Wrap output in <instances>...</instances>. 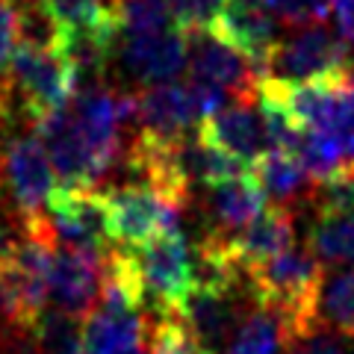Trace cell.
<instances>
[{
    "mask_svg": "<svg viewBox=\"0 0 354 354\" xmlns=\"http://www.w3.org/2000/svg\"><path fill=\"white\" fill-rule=\"evenodd\" d=\"M148 337V325L139 310L97 304L83 319L80 342L83 354H142Z\"/></svg>",
    "mask_w": 354,
    "mask_h": 354,
    "instance_id": "15",
    "label": "cell"
},
{
    "mask_svg": "<svg viewBox=\"0 0 354 354\" xmlns=\"http://www.w3.org/2000/svg\"><path fill=\"white\" fill-rule=\"evenodd\" d=\"M148 354H216L209 351L180 313H160L148 322Z\"/></svg>",
    "mask_w": 354,
    "mask_h": 354,
    "instance_id": "22",
    "label": "cell"
},
{
    "mask_svg": "<svg viewBox=\"0 0 354 354\" xmlns=\"http://www.w3.org/2000/svg\"><path fill=\"white\" fill-rule=\"evenodd\" d=\"M109 213H113L115 242L121 245H145L160 234L180 227V209L148 183L133 180L118 189H109Z\"/></svg>",
    "mask_w": 354,
    "mask_h": 354,
    "instance_id": "8",
    "label": "cell"
},
{
    "mask_svg": "<svg viewBox=\"0 0 354 354\" xmlns=\"http://www.w3.org/2000/svg\"><path fill=\"white\" fill-rule=\"evenodd\" d=\"M330 15L339 36L354 44V0H330Z\"/></svg>",
    "mask_w": 354,
    "mask_h": 354,
    "instance_id": "29",
    "label": "cell"
},
{
    "mask_svg": "<svg viewBox=\"0 0 354 354\" xmlns=\"http://www.w3.org/2000/svg\"><path fill=\"white\" fill-rule=\"evenodd\" d=\"M198 136L209 142V145L221 148L225 153H230V157L239 160L242 165H248V169L266 151H272L269 130H266V118L260 113L257 101L225 104L218 113H213L198 124Z\"/></svg>",
    "mask_w": 354,
    "mask_h": 354,
    "instance_id": "12",
    "label": "cell"
},
{
    "mask_svg": "<svg viewBox=\"0 0 354 354\" xmlns=\"http://www.w3.org/2000/svg\"><path fill=\"white\" fill-rule=\"evenodd\" d=\"M351 50L348 41L325 24L301 27L290 39H281V44L272 50L266 62L263 80L278 83H316L330 80L351 71Z\"/></svg>",
    "mask_w": 354,
    "mask_h": 354,
    "instance_id": "4",
    "label": "cell"
},
{
    "mask_svg": "<svg viewBox=\"0 0 354 354\" xmlns=\"http://www.w3.org/2000/svg\"><path fill=\"white\" fill-rule=\"evenodd\" d=\"M57 186L59 180L48 148L41 145L36 133L15 136L0 148V189L9 195L18 218L41 216Z\"/></svg>",
    "mask_w": 354,
    "mask_h": 354,
    "instance_id": "5",
    "label": "cell"
},
{
    "mask_svg": "<svg viewBox=\"0 0 354 354\" xmlns=\"http://www.w3.org/2000/svg\"><path fill=\"white\" fill-rule=\"evenodd\" d=\"M236 260L242 266V272L248 266L266 263L278 254H286L295 248V207L272 204L242 230L239 236L230 239Z\"/></svg>",
    "mask_w": 354,
    "mask_h": 354,
    "instance_id": "16",
    "label": "cell"
},
{
    "mask_svg": "<svg viewBox=\"0 0 354 354\" xmlns=\"http://www.w3.org/2000/svg\"><path fill=\"white\" fill-rule=\"evenodd\" d=\"M325 133L337 139L346 169L354 171V68L334 77V101Z\"/></svg>",
    "mask_w": 354,
    "mask_h": 354,
    "instance_id": "21",
    "label": "cell"
},
{
    "mask_svg": "<svg viewBox=\"0 0 354 354\" xmlns=\"http://www.w3.org/2000/svg\"><path fill=\"white\" fill-rule=\"evenodd\" d=\"M225 3L227 0H171V12L177 27L183 32H192V30L213 27V21L225 9Z\"/></svg>",
    "mask_w": 354,
    "mask_h": 354,
    "instance_id": "26",
    "label": "cell"
},
{
    "mask_svg": "<svg viewBox=\"0 0 354 354\" xmlns=\"http://www.w3.org/2000/svg\"><path fill=\"white\" fill-rule=\"evenodd\" d=\"M18 236H21V227L15 230V227L3 218V213H0V263H6V260H9V254L15 251Z\"/></svg>",
    "mask_w": 354,
    "mask_h": 354,
    "instance_id": "31",
    "label": "cell"
},
{
    "mask_svg": "<svg viewBox=\"0 0 354 354\" xmlns=\"http://www.w3.org/2000/svg\"><path fill=\"white\" fill-rule=\"evenodd\" d=\"M133 130V92H113L101 86L77 88L59 113L32 124L48 148L59 186L97 189L118 165L121 136Z\"/></svg>",
    "mask_w": 354,
    "mask_h": 354,
    "instance_id": "1",
    "label": "cell"
},
{
    "mask_svg": "<svg viewBox=\"0 0 354 354\" xmlns=\"http://www.w3.org/2000/svg\"><path fill=\"white\" fill-rule=\"evenodd\" d=\"M48 9L62 21V27H74L83 21L101 15L109 6V0H44Z\"/></svg>",
    "mask_w": 354,
    "mask_h": 354,
    "instance_id": "28",
    "label": "cell"
},
{
    "mask_svg": "<svg viewBox=\"0 0 354 354\" xmlns=\"http://www.w3.org/2000/svg\"><path fill=\"white\" fill-rule=\"evenodd\" d=\"M283 346L281 325L260 307H251L225 354H274Z\"/></svg>",
    "mask_w": 354,
    "mask_h": 354,
    "instance_id": "24",
    "label": "cell"
},
{
    "mask_svg": "<svg viewBox=\"0 0 354 354\" xmlns=\"http://www.w3.org/2000/svg\"><path fill=\"white\" fill-rule=\"evenodd\" d=\"M201 209L207 216L204 236L234 239L266 209V192L257 183L254 171L248 169L204 186Z\"/></svg>",
    "mask_w": 354,
    "mask_h": 354,
    "instance_id": "11",
    "label": "cell"
},
{
    "mask_svg": "<svg viewBox=\"0 0 354 354\" xmlns=\"http://www.w3.org/2000/svg\"><path fill=\"white\" fill-rule=\"evenodd\" d=\"M316 319L322 330L354 337V266L322 281Z\"/></svg>",
    "mask_w": 354,
    "mask_h": 354,
    "instance_id": "19",
    "label": "cell"
},
{
    "mask_svg": "<svg viewBox=\"0 0 354 354\" xmlns=\"http://www.w3.org/2000/svg\"><path fill=\"white\" fill-rule=\"evenodd\" d=\"M18 3L21 0H0V86L9 77V62L18 48Z\"/></svg>",
    "mask_w": 354,
    "mask_h": 354,
    "instance_id": "27",
    "label": "cell"
},
{
    "mask_svg": "<svg viewBox=\"0 0 354 354\" xmlns=\"http://www.w3.org/2000/svg\"><path fill=\"white\" fill-rule=\"evenodd\" d=\"M48 207L62 245H77L97 254H106L118 245L106 192L88 189V186H57Z\"/></svg>",
    "mask_w": 354,
    "mask_h": 354,
    "instance_id": "6",
    "label": "cell"
},
{
    "mask_svg": "<svg viewBox=\"0 0 354 354\" xmlns=\"http://www.w3.org/2000/svg\"><path fill=\"white\" fill-rule=\"evenodd\" d=\"M201 124L195 97L186 83H157L133 92V130H145L162 139L189 136Z\"/></svg>",
    "mask_w": 354,
    "mask_h": 354,
    "instance_id": "13",
    "label": "cell"
},
{
    "mask_svg": "<svg viewBox=\"0 0 354 354\" xmlns=\"http://www.w3.org/2000/svg\"><path fill=\"white\" fill-rule=\"evenodd\" d=\"M307 248L313 251L319 263H354V209H348V213L313 209V221L307 230Z\"/></svg>",
    "mask_w": 354,
    "mask_h": 354,
    "instance_id": "18",
    "label": "cell"
},
{
    "mask_svg": "<svg viewBox=\"0 0 354 354\" xmlns=\"http://www.w3.org/2000/svg\"><path fill=\"white\" fill-rule=\"evenodd\" d=\"M290 351H292V354H342L339 342H337L334 337H328L325 330H316L313 337L301 339V342H298V346H292Z\"/></svg>",
    "mask_w": 354,
    "mask_h": 354,
    "instance_id": "30",
    "label": "cell"
},
{
    "mask_svg": "<svg viewBox=\"0 0 354 354\" xmlns=\"http://www.w3.org/2000/svg\"><path fill=\"white\" fill-rule=\"evenodd\" d=\"M186 36H189V62H186L189 80L218 88L230 101H257L263 77L245 53L218 39L209 27L192 30Z\"/></svg>",
    "mask_w": 354,
    "mask_h": 354,
    "instance_id": "7",
    "label": "cell"
},
{
    "mask_svg": "<svg viewBox=\"0 0 354 354\" xmlns=\"http://www.w3.org/2000/svg\"><path fill=\"white\" fill-rule=\"evenodd\" d=\"M104 290V254L62 245L53 254L50 266V301L59 313L71 319H86L101 301Z\"/></svg>",
    "mask_w": 354,
    "mask_h": 354,
    "instance_id": "10",
    "label": "cell"
},
{
    "mask_svg": "<svg viewBox=\"0 0 354 354\" xmlns=\"http://www.w3.org/2000/svg\"><path fill=\"white\" fill-rule=\"evenodd\" d=\"M139 263L142 286H145V304L160 313H180L186 298L198 283V266L183 230L174 227L160 234L145 245H127Z\"/></svg>",
    "mask_w": 354,
    "mask_h": 354,
    "instance_id": "3",
    "label": "cell"
},
{
    "mask_svg": "<svg viewBox=\"0 0 354 354\" xmlns=\"http://www.w3.org/2000/svg\"><path fill=\"white\" fill-rule=\"evenodd\" d=\"M118 62L142 86L171 83L189 62V36L180 27L151 32H121Z\"/></svg>",
    "mask_w": 354,
    "mask_h": 354,
    "instance_id": "9",
    "label": "cell"
},
{
    "mask_svg": "<svg viewBox=\"0 0 354 354\" xmlns=\"http://www.w3.org/2000/svg\"><path fill=\"white\" fill-rule=\"evenodd\" d=\"M295 157L304 165V171L313 177V183H325V180H330V177L348 171L337 139L328 136V133H322V130L304 127L301 139H298V148H295Z\"/></svg>",
    "mask_w": 354,
    "mask_h": 354,
    "instance_id": "20",
    "label": "cell"
},
{
    "mask_svg": "<svg viewBox=\"0 0 354 354\" xmlns=\"http://www.w3.org/2000/svg\"><path fill=\"white\" fill-rule=\"evenodd\" d=\"M257 183L263 186L266 198H272L274 204L283 207H298L313 198V177L304 171V165L298 162L295 153L286 151H266L263 157L251 165Z\"/></svg>",
    "mask_w": 354,
    "mask_h": 354,
    "instance_id": "17",
    "label": "cell"
},
{
    "mask_svg": "<svg viewBox=\"0 0 354 354\" xmlns=\"http://www.w3.org/2000/svg\"><path fill=\"white\" fill-rule=\"evenodd\" d=\"M209 30L245 53L257 65L260 77L266 74V62H269L272 50L281 44L278 18L269 12L266 0H227Z\"/></svg>",
    "mask_w": 354,
    "mask_h": 354,
    "instance_id": "14",
    "label": "cell"
},
{
    "mask_svg": "<svg viewBox=\"0 0 354 354\" xmlns=\"http://www.w3.org/2000/svg\"><path fill=\"white\" fill-rule=\"evenodd\" d=\"M266 6L286 27L298 30L325 24V18L330 15V0H266Z\"/></svg>",
    "mask_w": 354,
    "mask_h": 354,
    "instance_id": "25",
    "label": "cell"
},
{
    "mask_svg": "<svg viewBox=\"0 0 354 354\" xmlns=\"http://www.w3.org/2000/svg\"><path fill=\"white\" fill-rule=\"evenodd\" d=\"M121 32H151L177 27L171 0H109Z\"/></svg>",
    "mask_w": 354,
    "mask_h": 354,
    "instance_id": "23",
    "label": "cell"
},
{
    "mask_svg": "<svg viewBox=\"0 0 354 354\" xmlns=\"http://www.w3.org/2000/svg\"><path fill=\"white\" fill-rule=\"evenodd\" d=\"M9 86L21 97L27 118L39 124L41 118L59 113L77 92V74L65 48H32L18 44L9 62Z\"/></svg>",
    "mask_w": 354,
    "mask_h": 354,
    "instance_id": "2",
    "label": "cell"
}]
</instances>
